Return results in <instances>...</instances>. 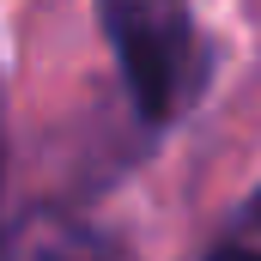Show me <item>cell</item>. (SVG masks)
I'll list each match as a JSON object with an SVG mask.
<instances>
[{"label":"cell","mask_w":261,"mask_h":261,"mask_svg":"<svg viewBox=\"0 0 261 261\" xmlns=\"http://www.w3.org/2000/svg\"><path fill=\"white\" fill-rule=\"evenodd\" d=\"M97 12L116 43L134 110L152 128H170L200 85V43L182 0H97Z\"/></svg>","instance_id":"1"},{"label":"cell","mask_w":261,"mask_h":261,"mask_svg":"<svg viewBox=\"0 0 261 261\" xmlns=\"http://www.w3.org/2000/svg\"><path fill=\"white\" fill-rule=\"evenodd\" d=\"M206 261H261V243H219Z\"/></svg>","instance_id":"2"},{"label":"cell","mask_w":261,"mask_h":261,"mask_svg":"<svg viewBox=\"0 0 261 261\" xmlns=\"http://www.w3.org/2000/svg\"><path fill=\"white\" fill-rule=\"evenodd\" d=\"M249 219H255V225H261V195H255V206H249Z\"/></svg>","instance_id":"3"}]
</instances>
